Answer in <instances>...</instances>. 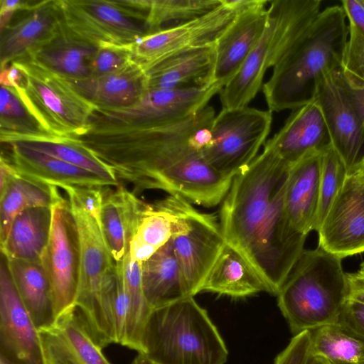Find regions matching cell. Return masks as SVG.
I'll use <instances>...</instances> for the list:
<instances>
[{
	"mask_svg": "<svg viewBox=\"0 0 364 364\" xmlns=\"http://www.w3.org/2000/svg\"><path fill=\"white\" fill-rule=\"evenodd\" d=\"M215 117L211 106L173 123L89 129L75 139L107 164L133 193L161 190L206 208L220 204L234 178L204 159L201 148Z\"/></svg>",
	"mask_w": 364,
	"mask_h": 364,
	"instance_id": "6da1fadb",
	"label": "cell"
},
{
	"mask_svg": "<svg viewBox=\"0 0 364 364\" xmlns=\"http://www.w3.org/2000/svg\"><path fill=\"white\" fill-rule=\"evenodd\" d=\"M341 6L321 11L303 32L282 45L262 92L272 112L294 109L314 100L323 77L342 68L349 26Z\"/></svg>",
	"mask_w": 364,
	"mask_h": 364,
	"instance_id": "7a4b0ae2",
	"label": "cell"
},
{
	"mask_svg": "<svg viewBox=\"0 0 364 364\" xmlns=\"http://www.w3.org/2000/svg\"><path fill=\"white\" fill-rule=\"evenodd\" d=\"M290 166L267 140L262 152L234 176L220 203L218 219L225 242L253 271L260 233Z\"/></svg>",
	"mask_w": 364,
	"mask_h": 364,
	"instance_id": "3957f363",
	"label": "cell"
},
{
	"mask_svg": "<svg viewBox=\"0 0 364 364\" xmlns=\"http://www.w3.org/2000/svg\"><path fill=\"white\" fill-rule=\"evenodd\" d=\"M349 293L342 259L318 247L304 250L277 294V305L294 336L338 323Z\"/></svg>",
	"mask_w": 364,
	"mask_h": 364,
	"instance_id": "277c9868",
	"label": "cell"
},
{
	"mask_svg": "<svg viewBox=\"0 0 364 364\" xmlns=\"http://www.w3.org/2000/svg\"><path fill=\"white\" fill-rule=\"evenodd\" d=\"M142 346L156 364H225L228 357L217 327L194 296L153 309Z\"/></svg>",
	"mask_w": 364,
	"mask_h": 364,
	"instance_id": "5b68a950",
	"label": "cell"
},
{
	"mask_svg": "<svg viewBox=\"0 0 364 364\" xmlns=\"http://www.w3.org/2000/svg\"><path fill=\"white\" fill-rule=\"evenodd\" d=\"M80 243V278L75 306L93 339L102 348L115 343L109 303L111 277L116 269L100 222L68 197Z\"/></svg>",
	"mask_w": 364,
	"mask_h": 364,
	"instance_id": "8992f818",
	"label": "cell"
},
{
	"mask_svg": "<svg viewBox=\"0 0 364 364\" xmlns=\"http://www.w3.org/2000/svg\"><path fill=\"white\" fill-rule=\"evenodd\" d=\"M12 63L23 74L22 82L16 89L50 134L70 138L88 131L96 107L66 79L28 58Z\"/></svg>",
	"mask_w": 364,
	"mask_h": 364,
	"instance_id": "52a82bcc",
	"label": "cell"
},
{
	"mask_svg": "<svg viewBox=\"0 0 364 364\" xmlns=\"http://www.w3.org/2000/svg\"><path fill=\"white\" fill-rule=\"evenodd\" d=\"M173 215L171 237L188 296L201 292L212 267L226 246L219 219L177 195L164 198Z\"/></svg>",
	"mask_w": 364,
	"mask_h": 364,
	"instance_id": "ba28073f",
	"label": "cell"
},
{
	"mask_svg": "<svg viewBox=\"0 0 364 364\" xmlns=\"http://www.w3.org/2000/svg\"><path fill=\"white\" fill-rule=\"evenodd\" d=\"M272 122L269 109L223 108L213 119L201 154L213 168L235 176L257 156Z\"/></svg>",
	"mask_w": 364,
	"mask_h": 364,
	"instance_id": "9c48e42d",
	"label": "cell"
},
{
	"mask_svg": "<svg viewBox=\"0 0 364 364\" xmlns=\"http://www.w3.org/2000/svg\"><path fill=\"white\" fill-rule=\"evenodd\" d=\"M60 23L72 35L100 46H130L148 34L132 1L58 0Z\"/></svg>",
	"mask_w": 364,
	"mask_h": 364,
	"instance_id": "30bf717a",
	"label": "cell"
},
{
	"mask_svg": "<svg viewBox=\"0 0 364 364\" xmlns=\"http://www.w3.org/2000/svg\"><path fill=\"white\" fill-rule=\"evenodd\" d=\"M221 89L213 83L203 87L148 90L134 105L116 109L96 108L89 129L153 127L181 121L208 106Z\"/></svg>",
	"mask_w": 364,
	"mask_h": 364,
	"instance_id": "8fae6325",
	"label": "cell"
},
{
	"mask_svg": "<svg viewBox=\"0 0 364 364\" xmlns=\"http://www.w3.org/2000/svg\"><path fill=\"white\" fill-rule=\"evenodd\" d=\"M48 242L40 262L49 279L55 319L76 308L80 267L77 227L68 200L60 198L51 206Z\"/></svg>",
	"mask_w": 364,
	"mask_h": 364,
	"instance_id": "7c38bea8",
	"label": "cell"
},
{
	"mask_svg": "<svg viewBox=\"0 0 364 364\" xmlns=\"http://www.w3.org/2000/svg\"><path fill=\"white\" fill-rule=\"evenodd\" d=\"M240 10L222 4L187 22L149 34L131 46L132 60L144 70L167 55L215 43Z\"/></svg>",
	"mask_w": 364,
	"mask_h": 364,
	"instance_id": "4fadbf2b",
	"label": "cell"
},
{
	"mask_svg": "<svg viewBox=\"0 0 364 364\" xmlns=\"http://www.w3.org/2000/svg\"><path fill=\"white\" fill-rule=\"evenodd\" d=\"M341 68L323 77L317 86L314 100L321 109L331 145L350 174L356 172L364 159V132L342 86Z\"/></svg>",
	"mask_w": 364,
	"mask_h": 364,
	"instance_id": "5bb4252c",
	"label": "cell"
},
{
	"mask_svg": "<svg viewBox=\"0 0 364 364\" xmlns=\"http://www.w3.org/2000/svg\"><path fill=\"white\" fill-rule=\"evenodd\" d=\"M317 232L318 247L341 259L364 252V181L348 174Z\"/></svg>",
	"mask_w": 364,
	"mask_h": 364,
	"instance_id": "9a60e30c",
	"label": "cell"
},
{
	"mask_svg": "<svg viewBox=\"0 0 364 364\" xmlns=\"http://www.w3.org/2000/svg\"><path fill=\"white\" fill-rule=\"evenodd\" d=\"M0 353L17 364H46L38 329L22 303L2 255Z\"/></svg>",
	"mask_w": 364,
	"mask_h": 364,
	"instance_id": "2e32d148",
	"label": "cell"
},
{
	"mask_svg": "<svg viewBox=\"0 0 364 364\" xmlns=\"http://www.w3.org/2000/svg\"><path fill=\"white\" fill-rule=\"evenodd\" d=\"M60 25L58 0L26 1L0 31L1 68L26 58Z\"/></svg>",
	"mask_w": 364,
	"mask_h": 364,
	"instance_id": "e0dca14e",
	"label": "cell"
},
{
	"mask_svg": "<svg viewBox=\"0 0 364 364\" xmlns=\"http://www.w3.org/2000/svg\"><path fill=\"white\" fill-rule=\"evenodd\" d=\"M269 1L240 10L215 42L214 82L222 88L234 77L262 38L269 22Z\"/></svg>",
	"mask_w": 364,
	"mask_h": 364,
	"instance_id": "ac0fdd59",
	"label": "cell"
},
{
	"mask_svg": "<svg viewBox=\"0 0 364 364\" xmlns=\"http://www.w3.org/2000/svg\"><path fill=\"white\" fill-rule=\"evenodd\" d=\"M46 364H111L77 308L38 330Z\"/></svg>",
	"mask_w": 364,
	"mask_h": 364,
	"instance_id": "d6986e66",
	"label": "cell"
},
{
	"mask_svg": "<svg viewBox=\"0 0 364 364\" xmlns=\"http://www.w3.org/2000/svg\"><path fill=\"white\" fill-rule=\"evenodd\" d=\"M268 25L257 44L234 77L219 92L223 108L247 107L262 87L271 68L282 26L279 0L269 1Z\"/></svg>",
	"mask_w": 364,
	"mask_h": 364,
	"instance_id": "ffe728a7",
	"label": "cell"
},
{
	"mask_svg": "<svg viewBox=\"0 0 364 364\" xmlns=\"http://www.w3.org/2000/svg\"><path fill=\"white\" fill-rule=\"evenodd\" d=\"M215 43L181 50L146 68L148 90L203 87L214 82Z\"/></svg>",
	"mask_w": 364,
	"mask_h": 364,
	"instance_id": "44dd1931",
	"label": "cell"
},
{
	"mask_svg": "<svg viewBox=\"0 0 364 364\" xmlns=\"http://www.w3.org/2000/svg\"><path fill=\"white\" fill-rule=\"evenodd\" d=\"M3 156L21 176L35 181L62 188L111 186L98 175L18 143L4 144Z\"/></svg>",
	"mask_w": 364,
	"mask_h": 364,
	"instance_id": "7402d4cb",
	"label": "cell"
},
{
	"mask_svg": "<svg viewBox=\"0 0 364 364\" xmlns=\"http://www.w3.org/2000/svg\"><path fill=\"white\" fill-rule=\"evenodd\" d=\"M323 151L307 154L291 165L289 171L286 215L292 227L305 235L316 231Z\"/></svg>",
	"mask_w": 364,
	"mask_h": 364,
	"instance_id": "603a6c76",
	"label": "cell"
},
{
	"mask_svg": "<svg viewBox=\"0 0 364 364\" xmlns=\"http://www.w3.org/2000/svg\"><path fill=\"white\" fill-rule=\"evenodd\" d=\"M268 141L290 166L307 154L323 151L331 144L316 100L293 109L284 126Z\"/></svg>",
	"mask_w": 364,
	"mask_h": 364,
	"instance_id": "cb8c5ba5",
	"label": "cell"
},
{
	"mask_svg": "<svg viewBox=\"0 0 364 364\" xmlns=\"http://www.w3.org/2000/svg\"><path fill=\"white\" fill-rule=\"evenodd\" d=\"M68 81L98 109H116L134 105L148 91L146 73L133 61L113 73Z\"/></svg>",
	"mask_w": 364,
	"mask_h": 364,
	"instance_id": "d4e9b609",
	"label": "cell"
},
{
	"mask_svg": "<svg viewBox=\"0 0 364 364\" xmlns=\"http://www.w3.org/2000/svg\"><path fill=\"white\" fill-rule=\"evenodd\" d=\"M97 49L70 33L60 23L57 32L26 58L68 80H80L91 77Z\"/></svg>",
	"mask_w": 364,
	"mask_h": 364,
	"instance_id": "484cf974",
	"label": "cell"
},
{
	"mask_svg": "<svg viewBox=\"0 0 364 364\" xmlns=\"http://www.w3.org/2000/svg\"><path fill=\"white\" fill-rule=\"evenodd\" d=\"M145 202L123 186L105 191L100 227L116 264L122 262L138 227Z\"/></svg>",
	"mask_w": 364,
	"mask_h": 364,
	"instance_id": "4316f807",
	"label": "cell"
},
{
	"mask_svg": "<svg viewBox=\"0 0 364 364\" xmlns=\"http://www.w3.org/2000/svg\"><path fill=\"white\" fill-rule=\"evenodd\" d=\"M51 219V207H31L21 212L1 243V255L7 259L40 262L48 242Z\"/></svg>",
	"mask_w": 364,
	"mask_h": 364,
	"instance_id": "83f0119b",
	"label": "cell"
},
{
	"mask_svg": "<svg viewBox=\"0 0 364 364\" xmlns=\"http://www.w3.org/2000/svg\"><path fill=\"white\" fill-rule=\"evenodd\" d=\"M5 259L18 296L36 328L51 325L55 321L52 291L41 264Z\"/></svg>",
	"mask_w": 364,
	"mask_h": 364,
	"instance_id": "f1b7e54d",
	"label": "cell"
},
{
	"mask_svg": "<svg viewBox=\"0 0 364 364\" xmlns=\"http://www.w3.org/2000/svg\"><path fill=\"white\" fill-rule=\"evenodd\" d=\"M141 281L151 309L188 297L171 239L141 264Z\"/></svg>",
	"mask_w": 364,
	"mask_h": 364,
	"instance_id": "f546056e",
	"label": "cell"
},
{
	"mask_svg": "<svg viewBox=\"0 0 364 364\" xmlns=\"http://www.w3.org/2000/svg\"><path fill=\"white\" fill-rule=\"evenodd\" d=\"M267 288L245 259L226 245L210 271L201 292H211L232 298H244Z\"/></svg>",
	"mask_w": 364,
	"mask_h": 364,
	"instance_id": "4dcf8cb0",
	"label": "cell"
},
{
	"mask_svg": "<svg viewBox=\"0 0 364 364\" xmlns=\"http://www.w3.org/2000/svg\"><path fill=\"white\" fill-rule=\"evenodd\" d=\"M61 196L58 187L35 181L18 173L0 192V242L6 239L15 218L31 207H51Z\"/></svg>",
	"mask_w": 364,
	"mask_h": 364,
	"instance_id": "1f68e13d",
	"label": "cell"
},
{
	"mask_svg": "<svg viewBox=\"0 0 364 364\" xmlns=\"http://www.w3.org/2000/svg\"><path fill=\"white\" fill-rule=\"evenodd\" d=\"M173 215L164 198L145 203L135 234L129 242V257L142 264L171 237Z\"/></svg>",
	"mask_w": 364,
	"mask_h": 364,
	"instance_id": "d6a6232c",
	"label": "cell"
},
{
	"mask_svg": "<svg viewBox=\"0 0 364 364\" xmlns=\"http://www.w3.org/2000/svg\"><path fill=\"white\" fill-rule=\"evenodd\" d=\"M53 136L42 126L16 88L1 85L0 141L9 144Z\"/></svg>",
	"mask_w": 364,
	"mask_h": 364,
	"instance_id": "836d02e7",
	"label": "cell"
},
{
	"mask_svg": "<svg viewBox=\"0 0 364 364\" xmlns=\"http://www.w3.org/2000/svg\"><path fill=\"white\" fill-rule=\"evenodd\" d=\"M311 357L327 364H364V339L338 323L311 331Z\"/></svg>",
	"mask_w": 364,
	"mask_h": 364,
	"instance_id": "e575fe53",
	"label": "cell"
},
{
	"mask_svg": "<svg viewBox=\"0 0 364 364\" xmlns=\"http://www.w3.org/2000/svg\"><path fill=\"white\" fill-rule=\"evenodd\" d=\"M13 143L24 145L91 171L106 180L111 186L119 185L112 170L73 138L50 136Z\"/></svg>",
	"mask_w": 364,
	"mask_h": 364,
	"instance_id": "d590c367",
	"label": "cell"
},
{
	"mask_svg": "<svg viewBox=\"0 0 364 364\" xmlns=\"http://www.w3.org/2000/svg\"><path fill=\"white\" fill-rule=\"evenodd\" d=\"M148 34L197 18L222 4V0H144Z\"/></svg>",
	"mask_w": 364,
	"mask_h": 364,
	"instance_id": "8d00e7d4",
	"label": "cell"
},
{
	"mask_svg": "<svg viewBox=\"0 0 364 364\" xmlns=\"http://www.w3.org/2000/svg\"><path fill=\"white\" fill-rule=\"evenodd\" d=\"M124 274L128 289L130 308L124 346L142 353V339L146 323L151 314L143 290L141 264L132 260L128 254L124 259Z\"/></svg>",
	"mask_w": 364,
	"mask_h": 364,
	"instance_id": "74e56055",
	"label": "cell"
},
{
	"mask_svg": "<svg viewBox=\"0 0 364 364\" xmlns=\"http://www.w3.org/2000/svg\"><path fill=\"white\" fill-rule=\"evenodd\" d=\"M348 176L343 160L331 144L323 151L316 232Z\"/></svg>",
	"mask_w": 364,
	"mask_h": 364,
	"instance_id": "f35d334b",
	"label": "cell"
},
{
	"mask_svg": "<svg viewBox=\"0 0 364 364\" xmlns=\"http://www.w3.org/2000/svg\"><path fill=\"white\" fill-rule=\"evenodd\" d=\"M109 303L115 343L123 346L127 335L130 308L124 274V260L116 264V274L109 291Z\"/></svg>",
	"mask_w": 364,
	"mask_h": 364,
	"instance_id": "ab89813d",
	"label": "cell"
},
{
	"mask_svg": "<svg viewBox=\"0 0 364 364\" xmlns=\"http://www.w3.org/2000/svg\"><path fill=\"white\" fill-rule=\"evenodd\" d=\"M350 293L338 323L364 339V272L347 273Z\"/></svg>",
	"mask_w": 364,
	"mask_h": 364,
	"instance_id": "60d3db41",
	"label": "cell"
},
{
	"mask_svg": "<svg viewBox=\"0 0 364 364\" xmlns=\"http://www.w3.org/2000/svg\"><path fill=\"white\" fill-rule=\"evenodd\" d=\"M131 46L104 44L98 46L91 77L113 73L130 64L132 62Z\"/></svg>",
	"mask_w": 364,
	"mask_h": 364,
	"instance_id": "b9f144b4",
	"label": "cell"
},
{
	"mask_svg": "<svg viewBox=\"0 0 364 364\" xmlns=\"http://www.w3.org/2000/svg\"><path fill=\"white\" fill-rule=\"evenodd\" d=\"M311 343L310 331L294 335L287 347L275 358L274 364H309Z\"/></svg>",
	"mask_w": 364,
	"mask_h": 364,
	"instance_id": "7bdbcfd3",
	"label": "cell"
},
{
	"mask_svg": "<svg viewBox=\"0 0 364 364\" xmlns=\"http://www.w3.org/2000/svg\"><path fill=\"white\" fill-rule=\"evenodd\" d=\"M61 188L66 192L68 197L73 198L85 210L100 222L105 194L103 187L65 186Z\"/></svg>",
	"mask_w": 364,
	"mask_h": 364,
	"instance_id": "ee69618b",
	"label": "cell"
},
{
	"mask_svg": "<svg viewBox=\"0 0 364 364\" xmlns=\"http://www.w3.org/2000/svg\"><path fill=\"white\" fill-rule=\"evenodd\" d=\"M342 68L364 80V37L350 26Z\"/></svg>",
	"mask_w": 364,
	"mask_h": 364,
	"instance_id": "f6af8a7d",
	"label": "cell"
},
{
	"mask_svg": "<svg viewBox=\"0 0 364 364\" xmlns=\"http://www.w3.org/2000/svg\"><path fill=\"white\" fill-rule=\"evenodd\" d=\"M340 78L342 86L358 116L364 132V80L342 68L340 70Z\"/></svg>",
	"mask_w": 364,
	"mask_h": 364,
	"instance_id": "bcb514c9",
	"label": "cell"
},
{
	"mask_svg": "<svg viewBox=\"0 0 364 364\" xmlns=\"http://www.w3.org/2000/svg\"><path fill=\"white\" fill-rule=\"evenodd\" d=\"M341 4L348 26L364 37V6L360 0H343Z\"/></svg>",
	"mask_w": 364,
	"mask_h": 364,
	"instance_id": "7dc6e473",
	"label": "cell"
},
{
	"mask_svg": "<svg viewBox=\"0 0 364 364\" xmlns=\"http://www.w3.org/2000/svg\"><path fill=\"white\" fill-rule=\"evenodd\" d=\"M23 80V74L18 66L11 63L1 68V85L16 88L20 86Z\"/></svg>",
	"mask_w": 364,
	"mask_h": 364,
	"instance_id": "c3c4849f",
	"label": "cell"
},
{
	"mask_svg": "<svg viewBox=\"0 0 364 364\" xmlns=\"http://www.w3.org/2000/svg\"><path fill=\"white\" fill-rule=\"evenodd\" d=\"M26 1L0 0V31L9 22L14 13L23 7Z\"/></svg>",
	"mask_w": 364,
	"mask_h": 364,
	"instance_id": "681fc988",
	"label": "cell"
},
{
	"mask_svg": "<svg viewBox=\"0 0 364 364\" xmlns=\"http://www.w3.org/2000/svg\"><path fill=\"white\" fill-rule=\"evenodd\" d=\"M132 364H156L151 360L144 353H138L137 355L133 360Z\"/></svg>",
	"mask_w": 364,
	"mask_h": 364,
	"instance_id": "f907efd6",
	"label": "cell"
},
{
	"mask_svg": "<svg viewBox=\"0 0 364 364\" xmlns=\"http://www.w3.org/2000/svg\"><path fill=\"white\" fill-rule=\"evenodd\" d=\"M0 364H17L14 361L8 358L4 355L0 353Z\"/></svg>",
	"mask_w": 364,
	"mask_h": 364,
	"instance_id": "816d5d0a",
	"label": "cell"
},
{
	"mask_svg": "<svg viewBox=\"0 0 364 364\" xmlns=\"http://www.w3.org/2000/svg\"><path fill=\"white\" fill-rule=\"evenodd\" d=\"M309 364H327V363L321 358L311 357Z\"/></svg>",
	"mask_w": 364,
	"mask_h": 364,
	"instance_id": "f5cc1de1",
	"label": "cell"
},
{
	"mask_svg": "<svg viewBox=\"0 0 364 364\" xmlns=\"http://www.w3.org/2000/svg\"><path fill=\"white\" fill-rule=\"evenodd\" d=\"M356 172H358L359 173V175L361 176V178L364 181V159L363 160V161L358 166Z\"/></svg>",
	"mask_w": 364,
	"mask_h": 364,
	"instance_id": "db71d44e",
	"label": "cell"
},
{
	"mask_svg": "<svg viewBox=\"0 0 364 364\" xmlns=\"http://www.w3.org/2000/svg\"><path fill=\"white\" fill-rule=\"evenodd\" d=\"M360 271L364 272V262L360 265Z\"/></svg>",
	"mask_w": 364,
	"mask_h": 364,
	"instance_id": "11a10c76",
	"label": "cell"
},
{
	"mask_svg": "<svg viewBox=\"0 0 364 364\" xmlns=\"http://www.w3.org/2000/svg\"><path fill=\"white\" fill-rule=\"evenodd\" d=\"M360 3L364 6V0H360Z\"/></svg>",
	"mask_w": 364,
	"mask_h": 364,
	"instance_id": "9f6ffc18",
	"label": "cell"
}]
</instances>
